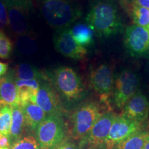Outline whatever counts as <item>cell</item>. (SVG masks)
<instances>
[{
  "label": "cell",
  "instance_id": "cell-30",
  "mask_svg": "<svg viewBox=\"0 0 149 149\" xmlns=\"http://www.w3.org/2000/svg\"><path fill=\"white\" fill-rule=\"evenodd\" d=\"M133 4L149 9V0H133Z\"/></svg>",
  "mask_w": 149,
  "mask_h": 149
},
{
  "label": "cell",
  "instance_id": "cell-31",
  "mask_svg": "<svg viewBox=\"0 0 149 149\" xmlns=\"http://www.w3.org/2000/svg\"><path fill=\"white\" fill-rule=\"evenodd\" d=\"M8 66L7 64L0 61V77H2L8 72Z\"/></svg>",
  "mask_w": 149,
  "mask_h": 149
},
{
  "label": "cell",
  "instance_id": "cell-4",
  "mask_svg": "<svg viewBox=\"0 0 149 149\" xmlns=\"http://www.w3.org/2000/svg\"><path fill=\"white\" fill-rule=\"evenodd\" d=\"M10 29L17 35L29 33L33 13V0H4Z\"/></svg>",
  "mask_w": 149,
  "mask_h": 149
},
{
  "label": "cell",
  "instance_id": "cell-8",
  "mask_svg": "<svg viewBox=\"0 0 149 149\" xmlns=\"http://www.w3.org/2000/svg\"><path fill=\"white\" fill-rule=\"evenodd\" d=\"M114 81L113 68L107 64L98 66L90 74L91 86L99 96L100 101L107 106L110 105V98L113 96Z\"/></svg>",
  "mask_w": 149,
  "mask_h": 149
},
{
  "label": "cell",
  "instance_id": "cell-16",
  "mask_svg": "<svg viewBox=\"0 0 149 149\" xmlns=\"http://www.w3.org/2000/svg\"><path fill=\"white\" fill-rule=\"evenodd\" d=\"M41 80L15 79L16 86L18 89L20 106H22L28 102H32L35 103V97H36L37 91L40 88Z\"/></svg>",
  "mask_w": 149,
  "mask_h": 149
},
{
  "label": "cell",
  "instance_id": "cell-1",
  "mask_svg": "<svg viewBox=\"0 0 149 149\" xmlns=\"http://www.w3.org/2000/svg\"><path fill=\"white\" fill-rule=\"evenodd\" d=\"M86 22L100 38L119 34L124 27L116 0H91Z\"/></svg>",
  "mask_w": 149,
  "mask_h": 149
},
{
  "label": "cell",
  "instance_id": "cell-22",
  "mask_svg": "<svg viewBox=\"0 0 149 149\" xmlns=\"http://www.w3.org/2000/svg\"><path fill=\"white\" fill-rule=\"evenodd\" d=\"M18 51L24 55H32L37 50V44L33 36L29 33L20 35L17 41Z\"/></svg>",
  "mask_w": 149,
  "mask_h": 149
},
{
  "label": "cell",
  "instance_id": "cell-7",
  "mask_svg": "<svg viewBox=\"0 0 149 149\" xmlns=\"http://www.w3.org/2000/svg\"><path fill=\"white\" fill-rule=\"evenodd\" d=\"M101 115L100 107L95 102H86L80 106L72 117V134L74 137L84 138Z\"/></svg>",
  "mask_w": 149,
  "mask_h": 149
},
{
  "label": "cell",
  "instance_id": "cell-21",
  "mask_svg": "<svg viewBox=\"0 0 149 149\" xmlns=\"http://www.w3.org/2000/svg\"><path fill=\"white\" fill-rule=\"evenodd\" d=\"M149 130H139L115 145L113 149H141Z\"/></svg>",
  "mask_w": 149,
  "mask_h": 149
},
{
  "label": "cell",
  "instance_id": "cell-25",
  "mask_svg": "<svg viewBox=\"0 0 149 149\" xmlns=\"http://www.w3.org/2000/svg\"><path fill=\"white\" fill-rule=\"evenodd\" d=\"M13 44L2 31L0 30V59H8L12 55Z\"/></svg>",
  "mask_w": 149,
  "mask_h": 149
},
{
  "label": "cell",
  "instance_id": "cell-28",
  "mask_svg": "<svg viewBox=\"0 0 149 149\" xmlns=\"http://www.w3.org/2000/svg\"><path fill=\"white\" fill-rule=\"evenodd\" d=\"M10 142V136L0 134V149H3L6 147H9Z\"/></svg>",
  "mask_w": 149,
  "mask_h": 149
},
{
  "label": "cell",
  "instance_id": "cell-24",
  "mask_svg": "<svg viewBox=\"0 0 149 149\" xmlns=\"http://www.w3.org/2000/svg\"><path fill=\"white\" fill-rule=\"evenodd\" d=\"M131 15L134 24L149 29V9L133 4Z\"/></svg>",
  "mask_w": 149,
  "mask_h": 149
},
{
  "label": "cell",
  "instance_id": "cell-2",
  "mask_svg": "<svg viewBox=\"0 0 149 149\" xmlns=\"http://www.w3.org/2000/svg\"><path fill=\"white\" fill-rule=\"evenodd\" d=\"M41 10L46 22L53 29H67L81 15L74 0H42Z\"/></svg>",
  "mask_w": 149,
  "mask_h": 149
},
{
  "label": "cell",
  "instance_id": "cell-27",
  "mask_svg": "<svg viewBox=\"0 0 149 149\" xmlns=\"http://www.w3.org/2000/svg\"><path fill=\"white\" fill-rule=\"evenodd\" d=\"M9 25L8 16L4 0H0V30L5 29Z\"/></svg>",
  "mask_w": 149,
  "mask_h": 149
},
{
  "label": "cell",
  "instance_id": "cell-29",
  "mask_svg": "<svg viewBox=\"0 0 149 149\" xmlns=\"http://www.w3.org/2000/svg\"><path fill=\"white\" fill-rule=\"evenodd\" d=\"M57 149H80L79 147L72 142H66L61 144Z\"/></svg>",
  "mask_w": 149,
  "mask_h": 149
},
{
  "label": "cell",
  "instance_id": "cell-18",
  "mask_svg": "<svg viewBox=\"0 0 149 149\" xmlns=\"http://www.w3.org/2000/svg\"><path fill=\"white\" fill-rule=\"evenodd\" d=\"M12 72L15 80H41L46 77V73H44L35 66L26 63L18 64L15 69L13 70Z\"/></svg>",
  "mask_w": 149,
  "mask_h": 149
},
{
  "label": "cell",
  "instance_id": "cell-34",
  "mask_svg": "<svg viewBox=\"0 0 149 149\" xmlns=\"http://www.w3.org/2000/svg\"><path fill=\"white\" fill-rule=\"evenodd\" d=\"M3 104H1V103H0V109H1V105H2Z\"/></svg>",
  "mask_w": 149,
  "mask_h": 149
},
{
  "label": "cell",
  "instance_id": "cell-32",
  "mask_svg": "<svg viewBox=\"0 0 149 149\" xmlns=\"http://www.w3.org/2000/svg\"><path fill=\"white\" fill-rule=\"evenodd\" d=\"M141 149H149V133L148 136H147L146 140L144 141V146H143Z\"/></svg>",
  "mask_w": 149,
  "mask_h": 149
},
{
  "label": "cell",
  "instance_id": "cell-10",
  "mask_svg": "<svg viewBox=\"0 0 149 149\" xmlns=\"http://www.w3.org/2000/svg\"><path fill=\"white\" fill-rule=\"evenodd\" d=\"M141 123L132 121L126 117L116 116L104 144L107 149H113L115 145L141 130Z\"/></svg>",
  "mask_w": 149,
  "mask_h": 149
},
{
  "label": "cell",
  "instance_id": "cell-5",
  "mask_svg": "<svg viewBox=\"0 0 149 149\" xmlns=\"http://www.w3.org/2000/svg\"><path fill=\"white\" fill-rule=\"evenodd\" d=\"M64 124L61 116L48 115L37 128V138L40 149H53L62 141Z\"/></svg>",
  "mask_w": 149,
  "mask_h": 149
},
{
  "label": "cell",
  "instance_id": "cell-11",
  "mask_svg": "<svg viewBox=\"0 0 149 149\" xmlns=\"http://www.w3.org/2000/svg\"><path fill=\"white\" fill-rule=\"evenodd\" d=\"M56 51L70 59L81 60L86 56L87 50L76 42L72 36L71 30L64 29L58 30L53 39Z\"/></svg>",
  "mask_w": 149,
  "mask_h": 149
},
{
  "label": "cell",
  "instance_id": "cell-6",
  "mask_svg": "<svg viewBox=\"0 0 149 149\" xmlns=\"http://www.w3.org/2000/svg\"><path fill=\"white\" fill-rule=\"evenodd\" d=\"M139 78L133 70L125 69L117 75L114 81L113 100L117 109H123L128 100L138 91Z\"/></svg>",
  "mask_w": 149,
  "mask_h": 149
},
{
  "label": "cell",
  "instance_id": "cell-19",
  "mask_svg": "<svg viewBox=\"0 0 149 149\" xmlns=\"http://www.w3.org/2000/svg\"><path fill=\"white\" fill-rule=\"evenodd\" d=\"M74 39L81 46H88L93 44L94 31L88 24H75L71 30Z\"/></svg>",
  "mask_w": 149,
  "mask_h": 149
},
{
  "label": "cell",
  "instance_id": "cell-13",
  "mask_svg": "<svg viewBox=\"0 0 149 149\" xmlns=\"http://www.w3.org/2000/svg\"><path fill=\"white\" fill-rule=\"evenodd\" d=\"M122 116L143 124L149 115V101L147 97L137 91L123 108Z\"/></svg>",
  "mask_w": 149,
  "mask_h": 149
},
{
  "label": "cell",
  "instance_id": "cell-17",
  "mask_svg": "<svg viewBox=\"0 0 149 149\" xmlns=\"http://www.w3.org/2000/svg\"><path fill=\"white\" fill-rule=\"evenodd\" d=\"M21 107L24 111L26 125L32 130H37L39 125L46 117L45 112L40 106L32 102H28Z\"/></svg>",
  "mask_w": 149,
  "mask_h": 149
},
{
  "label": "cell",
  "instance_id": "cell-15",
  "mask_svg": "<svg viewBox=\"0 0 149 149\" xmlns=\"http://www.w3.org/2000/svg\"><path fill=\"white\" fill-rule=\"evenodd\" d=\"M0 103L11 107L20 106L18 89L12 70L0 77Z\"/></svg>",
  "mask_w": 149,
  "mask_h": 149
},
{
  "label": "cell",
  "instance_id": "cell-12",
  "mask_svg": "<svg viewBox=\"0 0 149 149\" xmlns=\"http://www.w3.org/2000/svg\"><path fill=\"white\" fill-rule=\"evenodd\" d=\"M35 103L42 108L47 115L61 116L62 107L55 88L46 77L40 81V86L35 97Z\"/></svg>",
  "mask_w": 149,
  "mask_h": 149
},
{
  "label": "cell",
  "instance_id": "cell-23",
  "mask_svg": "<svg viewBox=\"0 0 149 149\" xmlns=\"http://www.w3.org/2000/svg\"><path fill=\"white\" fill-rule=\"evenodd\" d=\"M12 107L3 104L0 109V134L10 136L11 121H12Z\"/></svg>",
  "mask_w": 149,
  "mask_h": 149
},
{
  "label": "cell",
  "instance_id": "cell-9",
  "mask_svg": "<svg viewBox=\"0 0 149 149\" xmlns=\"http://www.w3.org/2000/svg\"><path fill=\"white\" fill-rule=\"evenodd\" d=\"M124 44L128 55L133 57L144 56L149 51V29L133 24L125 30Z\"/></svg>",
  "mask_w": 149,
  "mask_h": 149
},
{
  "label": "cell",
  "instance_id": "cell-33",
  "mask_svg": "<svg viewBox=\"0 0 149 149\" xmlns=\"http://www.w3.org/2000/svg\"><path fill=\"white\" fill-rule=\"evenodd\" d=\"M3 149H10V148H9V147H6V148H3Z\"/></svg>",
  "mask_w": 149,
  "mask_h": 149
},
{
  "label": "cell",
  "instance_id": "cell-26",
  "mask_svg": "<svg viewBox=\"0 0 149 149\" xmlns=\"http://www.w3.org/2000/svg\"><path fill=\"white\" fill-rule=\"evenodd\" d=\"M10 149H40L39 144L34 137L29 136L16 140Z\"/></svg>",
  "mask_w": 149,
  "mask_h": 149
},
{
  "label": "cell",
  "instance_id": "cell-20",
  "mask_svg": "<svg viewBox=\"0 0 149 149\" xmlns=\"http://www.w3.org/2000/svg\"><path fill=\"white\" fill-rule=\"evenodd\" d=\"M12 121H11L10 138L17 139L23 131L24 126L26 125L25 117L23 109L21 106L12 107Z\"/></svg>",
  "mask_w": 149,
  "mask_h": 149
},
{
  "label": "cell",
  "instance_id": "cell-14",
  "mask_svg": "<svg viewBox=\"0 0 149 149\" xmlns=\"http://www.w3.org/2000/svg\"><path fill=\"white\" fill-rule=\"evenodd\" d=\"M116 116L112 111L102 113L88 135L84 138V142L92 146H99L104 144Z\"/></svg>",
  "mask_w": 149,
  "mask_h": 149
},
{
  "label": "cell",
  "instance_id": "cell-3",
  "mask_svg": "<svg viewBox=\"0 0 149 149\" xmlns=\"http://www.w3.org/2000/svg\"><path fill=\"white\" fill-rule=\"evenodd\" d=\"M46 74L55 89L68 102L78 101L84 94L81 77L71 67L59 66Z\"/></svg>",
  "mask_w": 149,
  "mask_h": 149
}]
</instances>
